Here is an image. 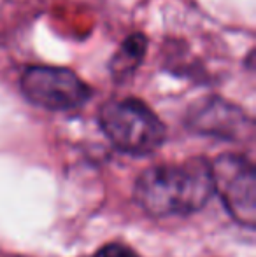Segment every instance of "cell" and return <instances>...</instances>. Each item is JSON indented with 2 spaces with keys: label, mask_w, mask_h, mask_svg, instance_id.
I'll return each mask as SVG.
<instances>
[{
  "label": "cell",
  "mask_w": 256,
  "mask_h": 257,
  "mask_svg": "<svg viewBox=\"0 0 256 257\" xmlns=\"http://www.w3.org/2000/svg\"><path fill=\"white\" fill-rule=\"evenodd\" d=\"M214 194L226 213L239 226H256V172L254 165L242 154H221L211 161Z\"/></svg>",
  "instance_id": "obj_4"
},
{
  "label": "cell",
  "mask_w": 256,
  "mask_h": 257,
  "mask_svg": "<svg viewBox=\"0 0 256 257\" xmlns=\"http://www.w3.org/2000/svg\"><path fill=\"white\" fill-rule=\"evenodd\" d=\"M149 39L142 32H133L125 37L109 61V74L116 82H125L139 70L147 53Z\"/></svg>",
  "instance_id": "obj_6"
},
{
  "label": "cell",
  "mask_w": 256,
  "mask_h": 257,
  "mask_svg": "<svg viewBox=\"0 0 256 257\" xmlns=\"http://www.w3.org/2000/svg\"><path fill=\"white\" fill-rule=\"evenodd\" d=\"M185 126L192 133L225 142H244L253 137V119L246 110L216 95L190 105Z\"/></svg>",
  "instance_id": "obj_5"
},
{
  "label": "cell",
  "mask_w": 256,
  "mask_h": 257,
  "mask_svg": "<svg viewBox=\"0 0 256 257\" xmlns=\"http://www.w3.org/2000/svg\"><path fill=\"white\" fill-rule=\"evenodd\" d=\"M99 124L116 151L135 158L156 153L167 140V128L146 102L113 98L99 110Z\"/></svg>",
  "instance_id": "obj_2"
},
{
  "label": "cell",
  "mask_w": 256,
  "mask_h": 257,
  "mask_svg": "<svg viewBox=\"0 0 256 257\" xmlns=\"http://www.w3.org/2000/svg\"><path fill=\"white\" fill-rule=\"evenodd\" d=\"M93 257H140V255L133 248H130L128 245L113 241V243H107L102 248H99Z\"/></svg>",
  "instance_id": "obj_7"
},
{
  "label": "cell",
  "mask_w": 256,
  "mask_h": 257,
  "mask_svg": "<svg viewBox=\"0 0 256 257\" xmlns=\"http://www.w3.org/2000/svg\"><path fill=\"white\" fill-rule=\"evenodd\" d=\"M20 89L32 105L51 112L81 108L93 96L92 86L74 70L53 65H28L20 77Z\"/></svg>",
  "instance_id": "obj_3"
},
{
  "label": "cell",
  "mask_w": 256,
  "mask_h": 257,
  "mask_svg": "<svg viewBox=\"0 0 256 257\" xmlns=\"http://www.w3.org/2000/svg\"><path fill=\"white\" fill-rule=\"evenodd\" d=\"M214 196L211 161L190 158L146 168L135 180L133 200L153 217L190 215Z\"/></svg>",
  "instance_id": "obj_1"
}]
</instances>
